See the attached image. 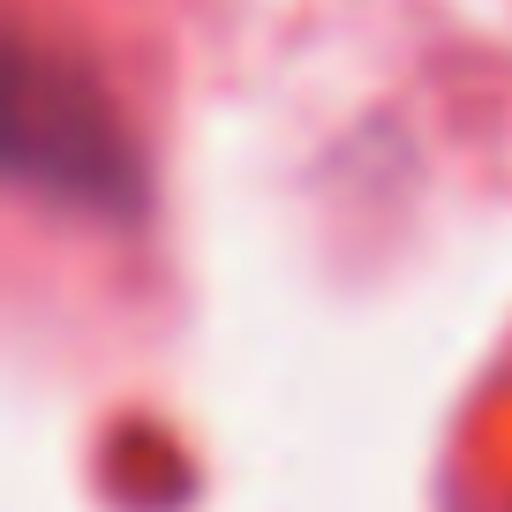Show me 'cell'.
Segmentation results:
<instances>
[{
    "mask_svg": "<svg viewBox=\"0 0 512 512\" xmlns=\"http://www.w3.org/2000/svg\"><path fill=\"white\" fill-rule=\"evenodd\" d=\"M8 174L98 219L144 204V166L106 83L68 53H38L31 38H16L8 53Z\"/></svg>",
    "mask_w": 512,
    "mask_h": 512,
    "instance_id": "1",
    "label": "cell"
}]
</instances>
